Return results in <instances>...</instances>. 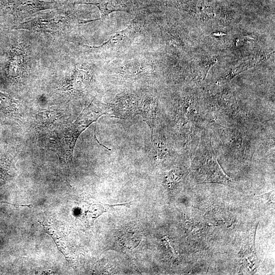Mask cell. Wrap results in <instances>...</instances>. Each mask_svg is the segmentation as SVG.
Masks as SVG:
<instances>
[{
  "mask_svg": "<svg viewBox=\"0 0 275 275\" xmlns=\"http://www.w3.org/2000/svg\"><path fill=\"white\" fill-rule=\"evenodd\" d=\"M72 3L51 10L41 11L27 21L17 24L13 29L26 30L57 34L67 29L76 18V11Z\"/></svg>",
  "mask_w": 275,
  "mask_h": 275,
  "instance_id": "cell-1",
  "label": "cell"
},
{
  "mask_svg": "<svg viewBox=\"0 0 275 275\" xmlns=\"http://www.w3.org/2000/svg\"><path fill=\"white\" fill-rule=\"evenodd\" d=\"M102 108L91 103L65 133L59 146L60 156L64 162H72L76 142L80 133L104 114Z\"/></svg>",
  "mask_w": 275,
  "mask_h": 275,
  "instance_id": "cell-2",
  "label": "cell"
},
{
  "mask_svg": "<svg viewBox=\"0 0 275 275\" xmlns=\"http://www.w3.org/2000/svg\"><path fill=\"white\" fill-rule=\"evenodd\" d=\"M68 3L41 0H0V20L19 21Z\"/></svg>",
  "mask_w": 275,
  "mask_h": 275,
  "instance_id": "cell-3",
  "label": "cell"
},
{
  "mask_svg": "<svg viewBox=\"0 0 275 275\" xmlns=\"http://www.w3.org/2000/svg\"><path fill=\"white\" fill-rule=\"evenodd\" d=\"M135 23L130 24L125 29L117 32L104 43L98 46H89L95 50L107 48L118 49L129 44L134 37L137 29Z\"/></svg>",
  "mask_w": 275,
  "mask_h": 275,
  "instance_id": "cell-4",
  "label": "cell"
},
{
  "mask_svg": "<svg viewBox=\"0 0 275 275\" xmlns=\"http://www.w3.org/2000/svg\"><path fill=\"white\" fill-rule=\"evenodd\" d=\"M24 59L23 53L20 49L16 47L11 48L5 66V75L8 79H14L21 74Z\"/></svg>",
  "mask_w": 275,
  "mask_h": 275,
  "instance_id": "cell-5",
  "label": "cell"
},
{
  "mask_svg": "<svg viewBox=\"0 0 275 275\" xmlns=\"http://www.w3.org/2000/svg\"><path fill=\"white\" fill-rule=\"evenodd\" d=\"M74 4H87L96 6L102 18L115 11L127 12L128 8L122 0H77Z\"/></svg>",
  "mask_w": 275,
  "mask_h": 275,
  "instance_id": "cell-6",
  "label": "cell"
},
{
  "mask_svg": "<svg viewBox=\"0 0 275 275\" xmlns=\"http://www.w3.org/2000/svg\"><path fill=\"white\" fill-rule=\"evenodd\" d=\"M88 79L89 75L86 71L81 69H75L70 78L69 83L70 89L76 91L83 89Z\"/></svg>",
  "mask_w": 275,
  "mask_h": 275,
  "instance_id": "cell-7",
  "label": "cell"
},
{
  "mask_svg": "<svg viewBox=\"0 0 275 275\" xmlns=\"http://www.w3.org/2000/svg\"><path fill=\"white\" fill-rule=\"evenodd\" d=\"M16 109V101L8 94L0 91V113L9 115Z\"/></svg>",
  "mask_w": 275,
  "mask_h": 275,
  "instance_id": "cell-8",
  "label": "cell"
},
{
  "mask_svg": "<svg viewBox=\"0 0 275 275\" xmlns=\"http://www.w3.org/2000/svg\"><path fill=\"white\" fill-rule=\"evenodd\" d=\"M57 117V113L54 111H45L36 115V120L40 124L48 125L53 123Z\"/></svg>",
  "mask_w": 275,
  "mask_h": 275,
  "instance_id": "cell-9",
  "label": "cell"
},
{
  "mask_svg": "<svg viewBox=\"0 0 275 275\" xmlns=\"http://www.w3.org/2000/svg\"><path fill=\"white\" fill-rule=\"evenodd\" d=\"M41 1H46V2H56L71 3V1H73V0H41Z\"/></svg>",
  "mask_w": 275,
  "mask_h": 275,
  "instance_id": "cell-10",
  "label": "cell"
},
{
  "mask_svg": "<svg viewBox=\"0 0 275 275\" xmlns=\"http://www.w3.org/2000/svg\"><path fill=\"white\" fill-rule=\"evenodd\" d=\"M0 30H1V21H0Z\"/></svg>",
  "mask_w": 275,
  "mask_h": 275,
  "instance_id": "cell-11",
  "label": "cell"
}]
</instances>
